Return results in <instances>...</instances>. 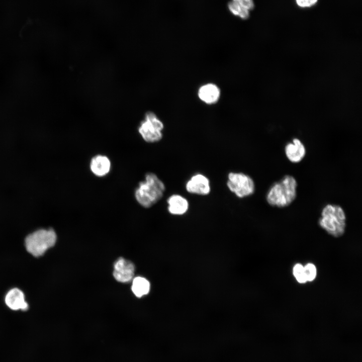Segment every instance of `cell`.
Returning <instances> with one entry per match:
<instances>
[{"instance_id": "6da1fadb", "label": "cell", "mask_w": 362, "mask_h": 362, "mask_svg": "<svg viewBox=\"0 0 362 362\" xmlns=\"http://www.w3.org/2000/svg\"><path fill=\"white\" fill-rule=\"evenodd\" d=\"M298 184L292 175H284L273 183L266 195L267 203L273 207L284 208L291 205L297 197Z\"/></svg>"}, {"instance_id": "7a4b0ae2", "label": "cell", "mask_w": 362, "mask_h": 362, "mask_svg": "<svg viewBox=\"0 0 362 362\" xmlns=\"http://www.w3.org/2000/svg\"><path fill=\"white\" fill-rule=\"evenodd\" d=\"M165 187L156 174L148 172L144 180L140 182L135 190L134 197L137 203L144 208H149L163 197Z\"/></svg>"}, {"instance_id": "ac0fdd59", "label": "cell", "mask_w": 362, "mask_h": 362, "mask_svg": "<svg viewBox=\"0 0 362 362\" xmlns=\"http://www.w3.org/2000/svg\"><path fill=\"white\" fill-rule=\"evenodd\" d=\"M238 4L241 5L243 7L248 9L250 11L252 10L254 8V3L253 0H232Z\"/></svg>"}, {"instance_id": "5bb4252c", "label": "cell", "mask_w": 362, "mask_h": 362, "mask_svg": "<svg viewBox=\"0 0 362 362\" xmlns=\"http://www.w3.org/2000/svg\"><path fill=\"white\" fill-rule=\"evenodd\" d=\"M150 285L144 278L137 277L133 280L131 289L137 297H141L147 294L150 291Z\"/></svg>"}, {"instance_id": "d6986e66", "label": "cell", "mask_w": 362, "mask_h": 362, "mask_svg": "<svg viewBox=\"0 0 362 362\" xmlns=\"http://www.w3.org/2000/svg\"><path fill=\"white\" fill-rule=\"evenodd\" d=\"M318 0H296L298 6L301 8H309L315 5Z\"/></svg>"}, {"instance_id": "9c48e42d", "label": "cell", "mask_w": 362, "mask_h": 362, "mask_svg": "<svg viewBox=\"0 0 362 362\" xmlns=\"http://www.w3.org/2000/svg\"><path fill=\"white\" fill-rule=\"evenodd\" d=\"M7 306L13 310L25 311L28 309L29 305L25 301L24 293L19 289L15 288L10 290L5 299Z\"/></svg>"}, {"instance_id": "277c9868", "label": "cell", "mask_w": 362, "mask_h": 362, "mask_svg": "<svg viewBox=\"0 0 362 362\" xmlns=\"http://www.w3.org/2000/svg\"><path fill=\"white\" fill-rule=\"evenodd\" d=\"M57 235L52 228L40 229L28 234L25 239L27 251L35 257L43 255L56 243Z\"/></svg>"}, {"instance_id": "9a60e30c", "label": "cell", "mask_w": 362, "mask_h": 362, "mask_svg": "<svg viewBox=\"0 0 362 362\" xmlns=\"http://www.w3.org/2000/svg\"><path fill=\"white\" fill-rule=\"evenodd\" d=\"M228 8L233 15L243 20H246L249 17L250 11L235 2H230L228 4Z\"/></svg>"}, {"instance_id": "7c38bea8", "label": "cell", "mask_w": 362, "mask_h": 362, "mask_svg": "<svg viewBox=\"0 0 362 362\" xmlns=\"http://www.w3.org/2000/svg\"><path fill=\"white\" fill-rule=\"evenodd\" d=\"M167 210L173 215H182L186 213L189 207L188 200L182 196L174 194L167 200Z\"/></svg>"}, {"instance_id": "4fadbf2b", "label": "cell", "mask_w": 362, "mask_h": 362, "mask_svg": "<svg viewBox=\"0 0 362 362\" xmlns=\"http://www.w3.org/2000/svg\"><path fill=\"white\" fill-rule=\"evenodd\" d=\"M220 95L219 88L213 83H208L202 86L198 91L199 98L207 104L216 103L219 99Z\"/></svg>"}, {"instance_id": "3957f363", "label": "cell", "mask_w": 362, "mask_h": 362, "mask_svg": "<svg viewBox=\"0 0 362 362\" xmlns=\"http://www.w3.org/2000/svg\"><path fill=\"white\" fill-rule=\"evenodd\" d=\"M319 226L334 237H340L345 233L346 215L338 205L327 204L322 209L318 219Z\"/></svg>"}, {"instance_id": "30bf717a", "label": "cell", "mask_w": 362, "mask_h": 362, "mask_svg": "<svg viewBox=\"0 0 362 362\" xmlns=\"http://www.w3.org/2000/svg\"><path fill=\"white\" fill-rule=\"evenodd\" d=\"M285 152L288 160L293 163H298L304 158L306 149L302 142L298 138H294L285 146Z\"/></svg>"}, {"instance_id": "2e32d148", "label": "cell", "mask_w": 362, "mask_h": 362, "mask_svg": "<svg viewBox=\"0 0 362 362\" xmlns=\"http://www.w3.org/2000/svg\"><path fill=\"white\" fill-rule=\"evenodd\" d=\"M293 274L297 281L300 284H304L307 282L304 266L299 263L294 265L293 268Z\"/></svg>"}, {"instance_id": "8992f818", "label": "cell", "mask_w": 362, "mask_h": 362, "mask_svg": "<svg viewBox=\"0 0 362 362\" xmlns=\"http://www.w3.org/2000/svg\"><path fill=\"white\" fill-rule=\"evenodd\" d=\"M227 186L231 192L240 198L249 196L255 191V184L252 178L242 172H230Z\"/></svg>"}, {"instance_id": "e0dca14e", "label": "cell", "mask_w": 362, "mask_h": 362, "mask_svg": "<svg viewBox=\"0 0 362 362\" xmlns=\"http://www.w3.org/2000/svg\"><path fill=\"white\" fill-rule=\"evenodd\" d=\"M304 273L307 282H312L316 277L317 270L315 265L312 263H308L304 266Z\"/></svg>"}, {"instance_id": "52a82bcc", "label": "cell", "mask_w": 362, "mask_h": 362, "mask_svg": "<svg viewBox=\"0 0 362 362\" xmlns=\"http://www.w3.org/2000/svg\"><path fill=\"white\" fill-rule=\"evenodd\" d=\"M186 189L191 194L200 196L207 195L211 191L210 180L202 174H196L187 182Z\"/></svg>"}, {"instance_id": "5b68a950", "label": "cell", "mask_w": 362, "mask_h": 362, "mask_svg": "<svg viewBox=\"0 0 362 362\" xmlns=\"http://www.w3.org/2000/svg\"><path fill=\"white\" fill-rule=\"evenodd\" d=\"M162 122L151 112L145 114V119L140 123L138 132L143 139L148 143H155L162 138Z\"/></svg>"}, {"instance_id": "8fae6325", "label": "cell", "mask_w": 362, "mask_h": 362, "mask_svg": "<svg viewBox=\"0 0 362 362\" xmlns=\"http://www.w3.org/2000/svg\"><path fill=\"white\" fill-rule=\"evenodd\" d=\"M89 168L96 176L104 177L111 170V160L105 155L97 154L92 158L89 162Z\"/></svg>"}, {"instance_id": "ba28073f", "label": "cell", "mask_w": 362, "mask_h": 362, "mask_svg": "<svg viewBox=\"0 0 362 362\" xmlns=\"http://www.w3.org/2000/svg\"><path fill=\"white\" fill-rule=\"evenodd\" d=\"M134 270L135 267L132 262L120 257L114 263L113 276L118 282H128L133 279Z\"/></svg>"}]
</instances>
